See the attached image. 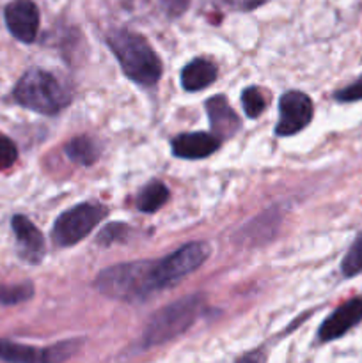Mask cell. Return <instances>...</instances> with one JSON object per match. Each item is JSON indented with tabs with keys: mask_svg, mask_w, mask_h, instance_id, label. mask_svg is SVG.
Returning a JSON list of instances; mask_svg holds the SVG:
<instances>
[{
	"mask_svg": "<svg viewBox=\"0 0 362 363\" xmlns=\"http://www.w3.org/2000/svg\"><path fill=\"white\" fill-rule=\"evenodd\" d=\"M94 286L105 296L121 301H142L156 291H162L156 261L110 266L96 277Z\"/></svg>",
	"mask_w": 362,
	"mask_h": 363,
	"instance_id": "obj_1",
	"label": "cell"
},
{
	"mask_svg": "<svg viewBox=\"0 0 362 363\" xmlns=\"http://www.w3.org/2000/svg\"><path fill=\"white\" fill-rule=\"evenodd\" d=\"M109 46L128 78L141 85H153L162 77V62L142 35L116 30L109 35Z\"/></svg>",
	"mask_w": 362,
	"mask_h": 363,
	"instance_id": "obj_2",
	"label": "cell"
},
{
	"mask_svg": "<svg viewBox=\"0 0 362 363\" xmlns=\"http://www.w3.org/2000/svg\"><path fill=\"white\" fill-rule=\"evenodd\" d=\"M14 99L34 112L53 116L70 103L67 89L45 69H28L14 87Z\"/></svg>",
	"mask_w": 362,
	"mask_h": 363,
	"instance_id": "obj_3",
	"label": "cell"
},
{
	"mask_svg": "<svg viewBox=\"0 0 362 363\" xmlns=\"http://www.w3.org/2000/svg\"><path fill=\"white\" fill-rule=\"evenodd\" d=\"M202 303H204L202 296L190 294L156 312L146 325L144 333H142V346H160L187 332L197 319Z\"/></svg>",
	"mask_w": 362,
	"mask_h": 363,
	"instance_id": "obj_4",
	"label": "cell"
},
{
	"mask_svg": "<svg viewBox=\"0 0 362 363\" xmlns=\"http://www.w3.org/2000/svg\"><path fill=\"white\" fill-rule=\"evenodd\" d=\"M106 216V209L99 204L85 202L67 209L53 223L52 238L59 247H73L92 233Z\"/></svg>",
	"mask_w": 362,
	"mask_h": 363,
	"instance_id": "obj_5",
	"label": "cell"
},
{
	"mask_svg": "<svg viewBox=\"0 0 362 363\" xmlns=\"http://www.w3.org/2000/svg\"><path fill=\"white\" fill-rule=\"evenodd\" d=\"M209 257V247L204 241H194L185 247L177 248L174 254L156 261V272H158V282L162 289L174 286L190 275L199 268L206 259Z\"/></svg>",
	"mask_w": 362,
	"mask_h": 363,
	"instance_id": "obj_6",
	"label": "cell"
},
{
	"mask_svg": "<svg viewBox=\"0 0 362 363\" xmlns=\"http://www.w3.org/2000/svg\"><path fill=\"white\" fill-rule=\"evenodd\" d=\"M80 339H71L57 342L53 346L39 347L25 346L13 340L0 339V362L6 363H62L73 357L80 347Z\"/></svg>",
	"mask_w": 362,
	"mask_h": 363,
	"instance_id": "obj_7",
	"label": "cell"
},
{
	"mask_svg": "<svg viewBox=\"0 0 362 363\" xmlns=\"http://www.w3.org/2000/svg\"><path fill=\"white\" fill-rule=\"evenodd\" d=\"M312 119V101L300 91H290L279 101V123L275 135L290 137L304 130Z\"/></svg>",
	"mask_w": 362,
	"mask_h": 363,
	"instance_id": "obj_8",
	"label": "cell"
},
{
	"mask_svg": "<svg viewBox=\"0 0 362 363\" xmlns=\"http://www.w3.org/2000/svg\"><path fill=\"white\" fill-rule=\"evenodd\" d=\"M4 16L7 28L18 41H34L39 28V11L32 0H13L7 4Z\"/></svg>",
	"mask_w": 362,
	"mask_h": 363,
	"instance_id": "obj_9",
	"label": "cell"
},
{
	"mask_svg": "<svg viewBox=\"0 0 362 363\" xmlns=\"http://www.w3.org/2000/svg\"><path fill=\"white\" fill-rule=\"evenodd\" d=\"M362 321V300L355 298V300L346 301L344 305H341L332 315L327 318V321L323 323L322 328H319L318 335L323 342H329V340H336L339 337H343L344 333L350 332L353 326H357Z\"/></svg>",
	"mask_w": 362,
	"mask_h": 363,
	"instance_id": "obj_10",
	"label": "cell"
},
{
	"mask_svg": "<svg viewBox=\"0 0 362 363\" xmlns=\"http://www.w3.org/2000/svg\"><path fill=\"white\" fill-rule=\"evenodd\" d=\"M11 225H13L14 236H16L18 243V252H20L21 257H23L25 261L32 262V264L41 262L43 255H45V240H43L38 227H35L27 216L21 215L14 216Z\"/></svg>",
	"mask_w": 362,
	"mask_h": 363,
	"instance_id": "obj_11",
	"label": "cell"
},
{
	"mask_svg": "<svg viewBox=\"0 0 362 363\" xmlns=\"http://www.w3.org/2000/svg\"><path fill=\"white\" fill-rule=\"evenodd\" d=\"M220 147V138L213 133H183L174 138L172 152L177 158L201 160Z\"/></svg>",
	"mask_w": 362,
	"mask_h": 363,
	"instance_id": "obj_12",
	"label": "cell"
},
{
	"mask_svg": "<svg viewBox=\"0 0 362 363\" xmlns=\"http://www.w3.org/2000/svg\"><path fill=\"white\" fill-rule=\"evenodd\" d=\"M212 131L216 138H231L240 130V119L222 94L206 101Z\"/></svg>",
	"mask_w": 362,
	"mask_h": 363,
	"instance_id": "obj_13",
	"label": "cell"
},
{
	"mask_svg": "<svg viewBox=\"0 0 362 363\" xmlns=\"http://www.w3.org/2000/svg\"><path fill=\"white\" fill-rule=\"evenodd\" d=\"M216 78L215 64L206 59H195L181 71V84L187 91H202L212 85Z\"/></svg>",
	"mask_w": 362,
	"mask_h": 363,
	"instance_id": "obj_14",
	"label": "cell"
},
{
	"mask_svg": "<svg viewBox=\"0 0 362 363\" xmlns=\"http://www.w3.org/2000/svg\"><path fill=\"white\" fill-rule=\"evenodd\" d=\"M169 199V190L160 181H151L148 186L142 188L137 197V208L144 213H153L162 208Z\"/></svg>",
	"mask_w": 362,
	"mask_h": 363,
	"instance_id": "obj_15",
	"label": "cell"
},
{
	"mask_svg": "<svg viewBox=\"0 0 362 363\" xmlns=\"http://www.w3.org/2000/svg\"><path fill=\"white\" fill-rule=\"evenodd\" d=\"M66 156L78 165H92L98 160V147L89 137H75L66 145Z\"/></svg>",
	"mask_w": 362,
	"mask_h": 363,
	"instance_id": "obj_16",
	"label": "cell"
},
{
	"mask_svg": "<svg viewBox=\"0 0 362 363\" xmlns=\"http://www.w3.org/2000/svg\"><path fill=\"white\" fill-rule=\"evenodd\" d=\"M34 294V286L31 282L14 284V286H0V305H18L31 300Z\"/></svg>",
	"mask_w": 362,
	"mask_h": 363,
	"instance_id": "obj_17",
	"label": "cell"
},
{
	"mask_svg": "<svg viewBox=\"0 0 362 363\" xmlns=\"http://www.w3.org/2000/svg\"><path fill=\"white\" fill-rule=\"evenodd\" d=\"M341 269H343L344 277H355L362 273V234L355 240L348 254L344 255Z\"/></svg>",
	"mask_w": 362,
	"mask_h": 363,
	"instance_id": "obj_18",
	"label": "cell"
},
{
	"mask_svg": "<svg viewBox=\"0 0 362 363\" xmlns=\"http://www.w3.org/2000/svg\"><path fill=\"white\" fill-rule=\"evenodd\" d=\"M241 105L248 117H259L266 106V98L258 87H248L241 94Z\"/></svg>",
	"mask_w": 362,
	"mask_h": 363,
	"instance_id": "obj_19",
	"label": "cell"
},
{
	"mask_svg": "<svg viewBox=\"0 0 362 363\" xmlns=\"http://www.w3.org/2000/svg\"><path fill=\"white\" fill-rule=\"evenodd\" d=\"M16 145L6 137H0V169H7L16 162Z\"/></svg>",
	"mask_w": 362,
	"mask_h": 363,
	"instance_id": "obj_20",
	"label": "cell"
},
{
	"mask_svg": "<svg viewBox=\"0 0 362 363\" xmlns=\"http://www.w3.org/2000/svg\"><path fill=\"white\" fill-rule=\"evenodd\" d=\"M336 98L339 99V101H346V103L358 101V99H362V74L351 85H348V87L337 91Z\"/></svg>",
	"mask_w": 362,
	"mask_h": 363,
	"instance_id": "obj_21",
	"label": "cell"
},
{
	"mask_svg": "<svg viewBox=\"0 0 362 363\" xmlns=\"http://www.w3.org/2000/svg\"><path fill=\"white\" fill-rule=\"evenodd\" d=\"M160 2H162L163 9H165L167 13L172 14V16H177V14H181L187 9L190 0H160Z\"/></svg>",
	"mask_w": 362,
	"mask_h": 363,
	"instance_id": "obj_22",
	"label": "cell"
},
{
	"mask_svg": "<svg viewBox=\"0 0 362 363\" xmlns=\"http://www.w3.org/2000/svg\"><path fill=\"white\" fill-rule=\"evenodd\" d=\"M236 363H265V354L261 351H252V353H247L245 357H241Z\"/></svg>",
	"mask_w": 362,
	"mask_h": 363,
	"instance_id": "obj_23",
	"label": "cell"
}]
</instances>
